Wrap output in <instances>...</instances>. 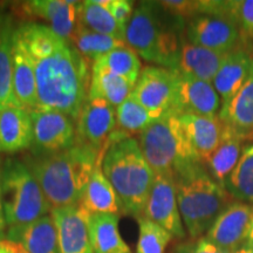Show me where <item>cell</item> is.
<instances>
[{
	"instance_id": "obj_1",
	"label": "cell",
	"mask_w": 253,
	"mask_h": 253,
	"mask_svg": "<svg viewBox=\"0 0 253 253\" xmlns=\"http://www.w3.org/2000/svg\"><path fill=\"white\" fill-rule=\"evenodd\" d=\"M15 32L36 71L37 109L56 110L77 120L89 95V61L45 24L26 21Z\"/></svg>"
},
{
	"instance_id": "obj_2",
	"label": "cell",
	"mask_w": 253,
	"mask_h": 253,
	"mask_svg": "<svg viewBox=\"0 0 253 253\" xmlns=\"http://www.w3.org/2000/svg\"><path fill=\"white\" fill-rule=\"evenodd\" d=\"M103 154L75 144L55 154L33 156L25 163L42 189L50 208L80 204L84 190Z\"/></svg>"
},
{
	"instance_id": "obj_3",
	"label": "cell",
	"mask_w": 253,
	"mask_h": 253,
	"mask_svg": "<svg viewBox=\"0 0 253 253\" xmlns=\"http://www.w3.org/2000/svg\"><path fill=\"white\" fill-rule=\"evenodd\" d=\"M101 167L118 195L122 212L136 219L143 216L155 172L142 154L138 141L116 129Z\"/></svg>"
},
{
	"instance_id": "obj_4",
	"label": "cell",
	"mask_w": 253,
	"mask_h": 253,
	"mask_svg": "<svg viewBox=\"0 0 253 253\" xmlns=\"http://www.w3.org/2000/svg\"><path fill=\"white\" fill-rule=\"evenodd\" d=\"M185 25L167 13L158 1H142L126 26V42L145 61L176 69Z\"/></svg>"
},
{
	"instance_id": "obj_5",
	"label": "cell",
	"mask_w": 253,
	"mask_h": 253,
	"mask_svg": "<svg viewBox=\"0 0 253 253\" xmlns=\"http://www.w3.org/2000/svg\"><path fill=\"white\" fill-rule=\"evenodd\" d=\"M183 224L191 239L207 235L218 217L236 201L211 177L203 163H196L175 178Z\"/></svg>"
},
{
	"instance_id": "obj_6",
	"label": "cell",
	"mask_w": 253,
	"mask_h": 253,
	"mask_svg": "<svg viewBox=\"0 0 253 253\" xmlns=\"http://www.w3.org/2000/svg\"><path fill=\"white\" fill-rule=\"evenodd\" d=\"M138 144L155 175L177 176L189 167L202 163L189 143L178 114L168 112L140 134Z\"/></svg>"
},
{
	"instance_id": "obj_7",
	"label": "cell",
	"mask_w": 253,
	"mask_h": 253,
	"mask_svg": "<svg viewBox=\"0 0 253 253\" xmlns=\"http://www.w3.org/2000/svg\"><path fill=\"white\" fill-rule=\"evenodd\" d=\"M0 196L7 227L26 225L52 210L30 168L18 158L0 163Z\"/></svg>"
},
{
	"instance_id": "obj_8",
	"label": "cell",
	"mask_w": 253,
	"mask_h": 253,
	"mask_svg": "<svg viewBox=\"0 0 253 253\" xmlns=\"http://www.w3.org/2000/svg\"><path fill=\"white\" fill-rule=\"evenodd\" d=\"M184 33L190 42L225 54L253 46L231 14V0H221L220 7L216 12L201 13L190 19Z\"/></svg>"
},
{
	"instance_id": "obj_9",
	"label": "cell",
	"mask_w": 253,
	"mask_h": 253,
	"mask_svg": "<svg viewBox=\"0 0 253 253\" xmlns=\"http://www.w3.org/2000/svg\"><path fill=\"white\" fill-rule=\"evenodd\" d=\"M33 125L32 155L55 154L77 144L75 120L56 110H31Z\"/></svg>"
},
{
	"instance_id": "obj_10",
	"label": "cell",
	"mask_w": 253,
	"mask_h": 253,
	"mask_svg": "<svg viewBox=\"0 0 253 253\" xmlns=\"http://www.w3.org/2000/svg\"><path fill=\"white\" fill-rule=\"evenodd\" d=\"M116 125L115 107L101 99L88 97L75 120L77 144L104 154Z\"/></svg>"
},
{
	"instance_id": "obj_11",
	"label": "cell",
	"mask_w": 253,
	"mask_h": 253,
	"mask_svg": "<svg viewBox=\"0 0 253 253\" xmlns=\"http://www.w3.org/2000/svg\"><path fill=\"white\" fill-rule=\"evenodd\" d=\"M176 84L175 69L154 65L145 66L142 68L131 96L145 109L163 116L166 113L173 110Z\"/></svg>"
},
{
	"instance_id": "obj_12",
	"label": "cell",
	"mask_w": 253,
	"mask_h": 253,
	"mask_svg": "<svg viewBox=\"0 0 253 253\" xmlns=\"http://www.w3.org/2000/svg\"><path fill=\"white\" fill-rule=\"evenodd\" d=\"M142 217L162 226L175 238H185L186 230L177 202L175 179L171 177L155 175L153 188Z\"/></svg>"
},
{
	"instance_id": "obj_13",
	"label": "cell",
	"mask_w": 253,
	"mask_h": 253,
	"mask_svg": "<svg viewBox=\"0 0 253 253\" xmlns=\"http://www.w3.org/2000/svg\"><path fill=\"white\" fill-rule=\"evenodd\" d=\"M58 230L60 253H94L90 239V214L81 203L55 208L49 212Z\"/></svg>"
},
{
	"instance_id": "obj_14",
	"label": "cell",
	"mask_w": 253,
	"mask_h": 253,
	"mask_svg": "<svg viewBox=\"0 0 253 253\" xmlns=\"http://www.w3.org/2000/svg\"><path fill=\"white\" fill-rule=\"evenodd\" d=\"M252 204L235 201L221 212L205 237L224 251L233 253L248 243Z\"/></svg>"
},
{
	"instance_id": "obj_15",
	"label": "cell",
	"mask_w": 253,
	"mask_h": 253,
	"mask_svg": "<svg viewBox=\"0 0 253 253\" xmlns=\"http://www.w3.org/2000/svg\"><path fill=\"white\" fill-rule=\"evenodd\" d=\"M176 72V96L173 110L181 114L217 118L219 115L221 101L213 84L198 80L196 78L183 75Z\"/></svg>"
},
{
	"instance_id": "obj_16",
	"label": "cell",
	"mask_w": 253,
	"mask_h": 253,
	"mask_svg": "<svg viewBox=\"0 0 253 253\" xmlns=\"http://www.w3.org/2000/svg\"><path fill=\"white\" fill-rule=\"evenodd\" d=\"M80 1L71 0H31L18 5V13L41 19L58 36L69 40L79 21Z\"/></svg>"
},
{
	"instance_id": "obj_17",
	"label": "cell",
	"mask_w": 253,
	"mask_h": 253,
	"mask_svg": "<svg viewBox=\"0 0 253 253\" xmlns=\"http://www.w3.org/2000/svg\"><path fill=\"white\" fill-rule=\"evenodd\" d=\"M253 71V46L243 47L226 55L220 66L213 87L219 95L221 106L230 102L244 87Z\"/></svg>"
},
{
	"instance_id": "obj_18",
	"label": "cell",
	"mask_w": 253,
	"mask_h": 253,
	"mask_svg": "<svg viewBox=\"0 0 253 253\" xmlns=\"http://www.w3.org/2000/svg\"><path fill=\"white\" fill-rule=\"evenodd\" d=\"M178 119L189 143L204 163L220 144L226 132V126L218 116L208 118L195 114H181Z\"/></svg>"
},
{
	"instance_id": "obj_19",
	"label": "cell",
	"mask_w": 253,
	"mask_h": 253,
	"mask_svg": "<svg viewBox=\"0 0 253 253\" xmlns=\"http://www.w3.org/2000/svg\"><path fill=\"white\" fill-rule=\"evenodd\" d=\"M6 239L26 253H60L58 230L50 214L23 226L8 227Z\"/></svg>"
},
{
	"instance_id": "obj_20",
	"label": "cell",
	"mask_w": 253,
	"mask_h": 253,
	"mask_svg": "<svg viewBox=\"0 0 253 253\" xmlns=\"http://www.w3.org/2000/svg\"><path fill=\"white\" fill-rule=\"evenodd\" d=\"M33 125L30 110L23 107H8L0 112V151L15 154L31 149Z\"/></svg>"
},
{
	"instance_id": "obj_21",
	"label": "cell",
	"mask_w": 253,
	"mask_h": 253,
	"mask_svg": "<svg viewBox=\"0 0 253 253\" xmlns=\"http://www.w3.org/2000/svg\"><path fill=\"white\" fill-rule=\"evenodd\" d=\"M226 55L225 53L214 52L190 42L186 39L185 33H183L181 53L176 71L183 75L212 84Z\"/></svg>"
},
{
	"instance_id": "obj_22",
	"label": "cell",
	"mask_w": 253,
	"mask_h": 253,
	"mask_svg": "<svg viewBox=\"0 0 253 253\" xmlns=\"http://www.w3.org/2000/svg\"><path fill=\"white\" fill-rule=\"evenodd\" d=\"M218 118L245 143L253 142V71L236 96L220 107Z\"/></svg>"
},
{
	"instance_id": "obj_23",
	"label": "cell",
	"mask_w": 253,
	"mask_h": 253,
	"mask_svg": "<svg viewBox=\"0 0 253 253\" xmlns=\"http://www.w3.org/2000/svg\"><path fill=\"white\" fill-rule=\"evenodd\" d=\"M12 67H13V89L19 104L27 110L37 109V79L33 62L25 48L23 41L14 30L12 46Z\"/></svg>"
},
{
	"instance_id": "obj_24",
	"label": "cell",
	"mask_w": 253,
	"mask_h": 253,
	"mask_svg": "<svg viewBox=\"0 0 253 253\" xmlns=\"http://www.w3.org/2000/svg\"><path fill=\"white\" fill-rule=\"evenodd\" d=\"M101 162L102 160L96 164L93 173H91L89 183L84 190L81 204L91 214H119L122 212L121 203H120L112 183L103 173Z\"/></svg>"
},
{
	"instance_id": "obj_25",
	"label": "cell",
	"mask_w": 253,
	"mask_h": 253,
	"mask_svg": "<svg viewBox=\"0 0 253 253\" xmlns=\"http://www.w3.org/2000/svg\"><path fill=\"white\" fill-rule=\"evenodd\" d=\"M245 142L236 134H233L226 126V132L220 144L203 163L211 177L223 188L225 185L227 177L230 176V173L233 171L238 163Z\"/></svg>"
},
{
	"instance_id": "obj_26",
	"label": "cell",
	"mask_w": 253,
	"mask_h": 253,
	"mask_svg": "<svg viewBox=\"0 0 253 253\" xmlns=\"http://www.w3.org/2000/svg\"><path fill=\"white\" fill-rule=\"evenodd\" d=\"M90 239L94 253H131L119 230V214H90Z\"/></svg>"
},
{
	"instance_id": "obj_27",
	"label": "cell",
	"mask_w": 253,
	"mask_h": 253,
	"mask_svg": "<svg viewBox=\"0 0 253 253\" xmlns=\"http://www.w3.org/2000/svg\"><path fill=\"white\" fill-rule=\"evenodd\" d=\"M14 30L12 19L6 17L0 27V112L8 107H20L13 89L12 46Z\"/></svg>"
},
{
	"instance_id": "obj_28",
	"label": "cell",
	"mask_w": 253,
	"mask_h": 253,
	"mask_svg": "<svg viewBox=\"0 0 253 253\" xmlns=\"http://www.w3.org/2000/svg\"><path fill=\"white\" fill-rule=\"evenodd\" d=\"M134 84L119 75L91 67L89 99H101L118 108L130 96Z\"/></svg>"
},
{
	"instance_id": "obj_29",
	"label": "cell",
	"mask_w": 253,
	"mask_h": 253,
	"mask_svg": "<svg viewBox=\"0 0 253 253\" xmlns=\"http://www.w3.org/2000/svg\"><path fill=\"white\" fill-rule=\"evenodd\" d=\"M91 67L119 75L135 86L142 72V62L137 53L126 45L100 56L91 63Z\"/></svg>"
},
{
	"instance_id": "obj_30",
	"label": "cell",
	"mask_w": 253,
	"mask_h": 253,
	"mask_svg": "<svg viewBox=\"0 0 253 253\" xmlns=\"http://www.w3.org/2000/svg\"><path fill=\"white\" fill-rule=\"evenodd\" d=\"M224 188L236 201L253 204V142L245 143L242 156Z\"/></svg>"
},
{
	"instance_id": "obj_31",
	"label": "cell",
	"mask_w": 253,
	"mask_h": 253,
	"mask_svg": "<svg viewBox=\"0 0 253 253\" xmlns=\"http://www.w3.org/2000/svg\"><path fill=\"white\" fill-rule=\"evenodd\" d=\"M69 41L80 52V54L88 61H91V63L100 56L126 45L125 41L89 30L80 21H78L77 28Z\"/></svg>"
},
{
	"instance_id": "obj_32",
	"label": "cell",
	"mask_w": 253,
	"mask_h": 253,
	"mask_svg": "<svg viewBox=\"0 0 253 253\" xmlns=\"http://www.w3.org/2000/svg\"><path fill=\"white\" fill-rule=\"evenodd\" d=\"M79 21L96 33L104 34L126 42V30L118 24L108 9L99 5L96 0L82 1L79 6Z\"/></svg>"
},
{
	"instance_id": "obj_33",
	"label": "cell",
	"mask_w": 253,
	"mask_h": 253,
	"mask_svg": "<svg viewBox=\"0 0 253 253\" xmlns=\"http://www.w3.org/2000/svg\"><path fill=\"white\" fill-rule=\"evenodd\" d=\"M161 118L158 114L151 113L130 96L116 108V123L119 130L131 136L142 134L148 126Z\"/></svg>"
},
{
	"instance_id": "obj_34",
	"label": "cell",
	"mask_w": 253,
	"mask_h": 253,
	"mask_svg": "<svg viewBox=\"0 0 253 253\" xmlns=\"http://www.w3.org/2000/svg\"><path fill=\"white\" fill-rule=\"evenodd\" d=\"M138 221V240L136 253H164L172 236L166 229L145 217Z\"/></svg>"
},
{
	"instance_id": "obj_35",
	"label": "cell",
	"mask_w": 253,
	"mask_h": 253,
	"mask_svg": "<svg viewBox=\"0 0 253 253\" xmlns=\"http://www.w3.org/2000/svg\"><path fill=\"white\" fill-rule=\"evenodd\" d=\"M167 13L188 23L202 11V0H166L158 1Z\"/></svg>"
},
{
	"instance_id": "obj_36",
	"label": "cell",
	"mask_w": 253,
	"mask_h": 253,
	"mask_svg": "<svg viewBox=\"0 0 253 253\" xmlns=\"http://www.w3.org/2000/svg\"><path fill=\"white\" fill-rule=\"evenodd\" d=\"M231 14L244 36L253 42V0H231Z\"/></svg>"
},
{
	"instance_id": "obj_37",
	"label": "cell",
	"mask_w": 253,
	"mask_h": 253,
	"mask_svg": "<svg viewBox=\"0 0 253 253\" xmlns=\"http://www.w3.org/2000/svg\"><path fill=\"white\" fill-rule=\"evenodd\" d=\"M96 2L108 9L118 24L126 31V26L130 23L134 13V1L129 0H96Z\"/></svg>"
},
{
	"instance_id": "obj_38",
	"label": "cell",
	"mask_w": 253,
	"mask_h": 253,
	"mask_svg": "<svg viewBox=\"0 0 253 253\" xmlns=\"http://www.w3.org/2000/svg\"><path fill=\"white\" fill-rule=\"evenodd\" d=\"M175 253H229L217 245H214L212 242H210L207 237H199V238L186 240L181 244H178L175 248Z\"/></svg>"
},
{
	"instance_id": "obj_39",
	"label": "cell",
	"mask_w": 253,
	"mask_h": 253,
	"mask_svg": "<svg viewBox=\"0 0 253 253\" xmlns=\"http://www.w3.org/2000/svg\"><path fill=\"white\" fill-rule=\"evenodd\" d=\"M20 246L7 239L0 240V253H19Z\"/></svg>"
},
{
	"instance_id": "obj_40",
	"label": "cell",
	"mask_w": 253,
	"mask_h": 253,
	"mask_svg": "<svg viewBox=\"0 0 253 253\" xmlns=\"http://www.w3.org/2000/svg\"><path fill=\"white\" fill-rule=\"evenodd\" d=\"M6 221H5V216H4V209H2L1 204V196H0V240H4L6 238Z\"/></svg>"
},
{
	"instance_id": "obj_41",
	"label": "cell",
	"mask_w": 253,
	"mask_h": 253,
	"mask_svg": "<svg viewBox=\"0 0 253 253\" xmlns=\"http://www.w3.org/2000/svg\"><path fill=\"white\" fill-rule=\"evenodd\" d=\"M246 245L253 251V204H252V219H251V225H250L249 231V237H248V243Z\"/></svg>"
},
{
	"instance_id": "obj_42",
	"label": "cell",
	"mask_w": 253,
	"mask_h": 253,
	"mask_svg": "<svg viewBox=\"0 0 253 253\" xmlns=\"http://www.w3.org/2000/svg\"><path fill=\"white\" fill-rule=\"evenodd\" d=\"M233 253H253V251L249 248L248 245H244V246H243V248H240L239 250H237V251L233 252Z\"/></svg>"
},
{
	"instance_id": "obj_43",
	"label": "cell",
	"mask_w": 253,
	"mask_h": 253,
	"mask_svg": "<svg viewBox=\"0 0 253 253\" xmlns=\"http://www.w3.org/2000/svg\"><path fill=\"white\" fill-rule=\"evenodd\" d=\"M5 19H6V15H5V14H2L1 9H0V27H1V26H2V24H4Z\"/></svg>"
},
{
	"instance_id": "obj_44",
	"label": "cell",
	"mask_w": 253,
	"mask_h": 253,
	"mask_svg": "<svg viewBox=\"0 0 253 253\" xmlns=\"http://www.w3.org/2000/svg\"><path fill=\"white\" fill-rule=\"evenodd\" d=\"M19 253H26V252H25V251H24V250L20 248V250H19Z\"/></svg>"
},
{
	"instance_id": "obj_45",
	"label": "cell",
	"mask_w": 253,
	"mask_h": 253,
	"mask_svg": "<svg viewBox=\"0 0 253 253\" xmlns=\"http://www.w3.org/2000/svg\"><path fill=\"white\" fill-rule=\"evenodd\" d=\"M0 153H1V151H0Z\"/></svg>"
}]
</instances>
